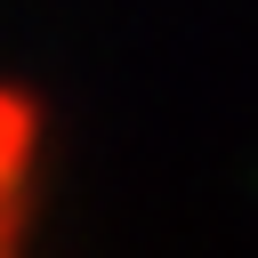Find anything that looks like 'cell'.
Masks as SVG:
<instances>
[{
	"label": "cell",
	"mask_w": 258,
	"mask_h": 258,
	"mask_svg": "<svg viewBox=\"0 0 258 258\" xmlns=\"http://www.w3.org/2000/svg\"><path fill=\"white\" fill-rule=\"evenodd\" d=\"M32 153H40V113L0 89V258L24 250V194H32Z\"/></svg>",
	"instance_id": "obj_1"
}]
</instances>
